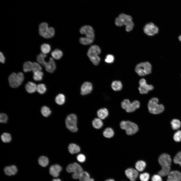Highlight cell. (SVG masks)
I'll return each instance as SVG.
<instances>
[{
  "mask_svg": "<svg viewBox=\"0 0 181 181\" xmlns=\"http://www.w3.org/2000/svg\"><path fill=\"white\" fill-rule=\"evenodd\" d=\"M8 118L7 115L4 113L0 114V122L1 123H6L8 120Z\"/></svg>",
  "mask_w": 181,
  "mask_h": 181,
  "instance_id": "obj_46",
  "label": "cell"
},
{
  "mask_svg": "<svg viewBox=\"0 0 181 181\" xmlns=\"http://www.w3.org/2000/svg\"><path fill=\"white\" fill-rule=\"evenodd\" d=\"M66 170L69 173H74V168L73 163L69 164L66 167Z\"/></svg>",
  "mask_w": 181,
  "mask_h": 181,
  "instance_id": "obj_49",
  "label": "cell"
},
{
  "mask_svg": "<svg viewBox=\"0 0 181 181\" xmlns=\"http://www.w3.org/2000/svg\"><path fill=\"white\" fill-rule=\"evenodd\" d=\"M87 181H94V179L90 178Z\"/></svg>",
  "mask_w": 181,
  "mask_h": 181,
  "instance_id": "obj_54",
  "label": "cell"
},
{
  "mask_svg": "<svg viewBox=\"0 0 181 181\" xmlns=\"http://www.w3.org/2000/svg\"><path fill=\"white\" fill-rule=\"evenodd\" d=\"M90 178V175L88 172L82 171L79 174V179L80 181H87Z\"/></svg>",
  "mask_w": 181,
  "mask_h": 181,
  "instance_id": "obj_35",
  "label": "cell"
},
{
  "mask_svg": "<svg viewBox=\"0 0 181 181\" xmlns=\"http://www.w3.org/2000/svg\"><path fill=\"white\" fill-rule=\"evenodd\" d=\"M111 87L115 91L120 90L122 88V85L121 82L119 81H114L111 84Z\"/></svg>",
  "mask_w": 181,
  "mask_h": 181,
  "instance_id": "obj_25",
  "label": "cell"
},
{
  "mask_svg": "<svg viewBox=\"0 0 181 181\" xmlns=\"http://www.w3.org/2000/svg\"><path fill=\"white\" fill-rule=\"evenodd\" d=\"M62 170V167L60 165L58 164H55L50 166L49 172L52 176L56 177L59 176V173Z\"/></svg>",
  "mask_w": 181,
  "mask_h": 181,
  "instance_id": "obj_15",
  "label": "cell"
},
{
  "mask_svg": "<svg viewBox=\"0 0 181 181\" xmlns=\"http://www.w3.org/2000/svg\"><path fill=\"white\" fill-rule=\"evenodd\" d=\"M77 121V117L75 114H72L68 115L65 120L66 127L72 132H77L78 130Z\"/></svg>",
  "mask_w": 181,
  "mask_h": 181,
  "instance_id": "obj_9",
  "label": "cell"
},
{
  "mask_svg": "<svg viewBox=\"0 0 181 181\" xmlns=\"http://www.w3.org/2000/svg\"><path fill=\"white\" fill-rule=\"evenodd\" d=\"M125 173L126 176L131 181H135L139 175L138 171L132 168L127 169L125 170Z\"/></svg>",
  "mask_w": 181,
  "mask_h": 181,
  "instance_id": "obj_14",
  "label": "cell"
},
{
  "mask_svg": "<svg viewBox=\"0 0 181 181\" xmlns=\"http://www.w3.org/2000/svg\"><path fill=\"white\" fill-rule=\"evenodd\" d=\"M139 86L138 89L140 93L142 94L147 93L150 91L154 89L153 86L151 84H148L146 80L144 78L141 79L139 82Z\"/></svg>",
  "mask_w": 181,
  "mask_h": 181,
  "instance_id": "obj_11",
  "label": "cell"
},
{
  "mask_svg": "<svg viewBox=\"0 0 181 181\" xmlns=\"http://www.w3.org/2000/svg\"><path fill=\"white\" fill-rule=\"evenodd\" d=\"M4 171L6 175L11 176L16 174L18 171V169L15 165H12L5 167L4 169Z\"/></svg>",
  "mask_w": 181,
  "mask_h": 181,
  "instance_id": "obj_18",
  "label": "cell"
},
{
  "mask_svg": "<svg viewBox=\"0 0 181 181\" xmlns=\"http://www.w3.org/2000/svg\"><path fill=\"white\" fill-rule=\"evenodd\" d=\"M121 128L126 131L128 135H132L136 133L138 130L137 125L134 123L129 121H121L120 123Z\"/></svg>",
  "mask_w": 181,
  "mask_h": 181,
  "instance_id": "obj_7",
  "label": "cell"
},
{
  "mask_svg": "<svg viewBox=\"0 0 181 181\" xmlns=\"http://www.w3.org/2000/svg\"><path fill=\"white\" fill-rule=\"evenodd\" d=\"M80 32L82 34H85L86 37L94 40L95 37L94 31L90 26L85 25L82 27L80 29Z\"/></svg>",
  "mask_w": 181,
  "mask_h": 181,
  "instance_id": "obj_12",
  "label": "cell"
},
{
  "mask_svg": "<svg viewBox=\"0 0 181 181\" xmlns=\"http://www.w3.org/2000/svg\"><path fill=\"white\" fill-rule=\"evenodd\" d=\"M93 89L92 84L88 82L84 83L81 88V93L83 95H87L90 93Z\"/></svg>",
  "mask_w": 181,
  "mask_h": 181,
  "instance_id": "obj_17",
  "label": "cell"
},
{
  "mask_svg": "<svg viewBox=\"0 0 181 181\" xmlns=\"http://www.w3.org/2000/svg\"><path fill=\"white\" fill-rule=\"evenodd\" d=\"M144 32L149 36L155 35L158 33V27L152 22L148 23L145 25L143 28Z\"/></svg>",
  "mask_w": 181,
  "mask_h": 181,
  "instance_id": "obj_10",
  "label": "cell"
},
{
  "mask_svg": "<svg viewBox=\"0 0 181 181\" xmlns=\"http://www.w3.org/2000/svg\"><path fill=\"white\" fill-rule=\"evenodd\" d=\"M178 40L181 42V34H180L178 37Z\"/></svg>",
  "mask_w": 181,
  "mask_h": 181,
  "instance_id": "obj_53",
  "label": "cell"
},
{
  "mask_svg": "<svg viewBox=\"0 0 181 181\" xmlns=\"http://www.w3.org/2000/svg\"><path fill=\"white\" fill-rule=\"evenodd\" d=\"M152 66L149 62L141 63L138 64L135 68V71L140 76H143L151 73Z\"/></svg>",
  "mask_w": 181,
  "mask_h": 181,
  "instance_id": "obj_5",
  "label": "cell"
},
{
  "mask_svg": "<svg viewBox=\"0 0 181 181\" xmlns=\"http://www.w3.org/2000/svg\"><path fill=\"white\" fill-rule=\"evenodd\" d=\"M152 181H162L161 176L158 174H155L151 178Z\"/></svg>",
  "mask_w": 181,
  "mask_h": 181,
  "instance_id": "obj_48",
  "label": "cell"
},
{
  "mask_svg": "<svg viewBox=\"0 0 181 181\" xmlns=\"http://www.w3.org/2000/svg\"><path fill=\"white\" fill-rule=\"evenodd\" d=\"M173 161L175 163L179 164L181 166V151L178 152L175 156Z\"/></svg>",
  "mask_w": 181,
  "mask_h": 181,
  "instance_id": "obj_42",
  "label": "cell"
},
{
  "mask_svg": "<svg viewBox=\"0 0 181 181\" xmlns=\"http://www.w3.org/2000/svg\"><path fill=\"white\" fill-rule=\"evenodd\" d=\"M122 108L127 112L130 113L135 111L140 107V103L137 100H135L130 102L128 99L123 100L121 103Z\"/></svg>",
  "mask_w": 181,
  "mask_h": 181,
  "instance_id": "obj_8",
  "label": "cell"
},
{
  "mask_svg": "<svg viewBox=\"0 0 181 181\" xmlns=\"http://www.w3.org/2000/svg\"><path fill=\"white\" fill-rule=\"evenodd\" d=\"M1 139L3 142L6 143L10 142L12 140V138L10 133L4 132L1 135Z\"/></svg>",
  "mask_w": 181,
  "mask_h": 181,
  "instance_id": "obj_28",
  "label": "cell"
},
{
  "mask_svg": "<svg viewBox=\"0 0 181 181\" xmlns=\"http://www.w3.org/2000/svg\"><path fill=\"white\" fill-rule=\"evenodd\" d=\"M33 62L30 61H27L25 62L23 65V71L27 72L32 71Z\"/></svg>",
  "mask_w": 181,
  "mask_h": 181,
  "instance_id": "obj_30",
  "label": "cell"
},
{
  "mask_svg": "<svg viewBox=\"0 0 181 181\" xmlns=\"http://www.w3.org/2000/svg\"><path fill=\"white\" fill-rule=\"evenodd\" d=\"M94 40L86 37H81L79 39L80 43L84 45H87L90 44Z\"/></svg>",
  "mask_w": 181,
  "mask_h": 181,
  "instance_id": "obj_38",
  "label": "cell"
},
{
  "mask_svg": "<svg viewBox=\"0 0 181 181\" xmlns=\"http://www.w3.org/2000/svg\"><path fill=\"white\" fill-rule=\"evenodd\" d=\"M79 174L77 173H73L72 175V177L75 179H79Z\"/></svg>",
  "mask_w": 181,
  "mask_h": 181,
  "instance_id": "obj_51",
  "label": "cell"
},
{
  "mask_svg": "<svg viewBox=\"0 0 181 181\" xmlns=\"http://www.w3.org/2000/svg\"><path fill=\"white\" fill-rule=\"evenodd\" d=\"M36 90L39 94H43L46 90V88L45 85L43 84H40L37 86Z\"/></svg>",
  "mask_w": 181,
  "mask_h": 181,
  "instance_id": "obj_39",
  "label": "cell"
},
{
  "mask_svg": "<svg viewBox=\"0 0 181 181\" xmlns=\"http://www.w3.org/2000/svg\"><path fill=\"white\" fill-rule=\"evenodd\" d=\"M173 138L176 142H178L181 141V131L178 130L174 134Z\"/></svg>",
  "mask_w": 181,
  "mask_h": 181,
  "instance_id": "obj_44",
  "label": "cell"
},
{
  "mask_svg": "<svg viewBox=\"0 0 181 181\" xmlns=\"http://www.w3.org/2000/svg\"><path fill=\"white\" fill-rule=\"evenodd\" d=\"M42 69L39 64L36 62H33L32 71L33 73L38 71H41Z\"/></svg>",
  "mask_w": 181,
  "mask_h": 181,
  "instance_id": "obj_43",
  "label": "cell"
},
{
  "mask_svg": "<svg viewBox=\"0 0 181 181\" xmlns=\"http://www.w3.org/2000/svg\"><path fill=\"white\" fill-rule=\"evenodd\" d=\"M43 75V73L41 71H38L33 73V78L36 81L42 80Z\"/></svg>",
  "mask_w": 181,
  "mask_h": 181,
  "instance_id": "obj_37",
  "label": "cell"
},
{
  "mask_svg": "<svg viewBox=\"0 0 181 181\" xmlns=\"http://www.w3.org/2000/svg\"><path fill=\"white\" fill-rule=\"evenodd\" d=\"M101 53V50L99 46L96 45L92 46L89 48L87 52V55H98Z\"/></svg>",
  "mask_w": 181,
  "mask_h": 181,
  "instance_id": "obj_19",
  "label": "cell"
},
{
  "mask_svg": "<svg viewBox=\"0 0 181 181\" xmlns=\"http://www.w3.org/2000/svg\"><path fill=\"white\" fill-rule=\"evenodd\" d=\"M39 35L46 38H51L55 34L54 29L52 27H49L48 24L43 22L39 25Z\"/></svg>",
  "mask_w": 181,
  "mask_h": 181,
  "instance_id": "obj_3",
  "label": "cell"
},
{
  "mask_svg": "<svg viewBox=\"0 0 181 181\" xmlns=\"http://www.w3.org/2000/svg\"><path fill=\"white\" fill-rule=\"evenodd\" d=\"M76 158L78 161L81 163L84 162L86 160V157L85 155L81 154L78 155Z\"/></svg>",
  "mask_w": 181,
  "mask_h": 181,
  "instance_id": "obj_47",
  "label": "cell"
},
{
  "mask_svg": "<svg viewBox=\"0 0 181 181\" xmlns=\"http://www.w3.org/2000/svg\"><path fill=\"white\" fill-rule=\"evenodd\" d=\"M92 124L93 127L97 129L101 128L103 125L102 119L99 118H95L92 121Z\"/></svg>",
  "mask_w": 181,
  "mask_h": 181,
  "instance_id": "obj_26",
  "label": "cell"
},
{
  "mask_svg": "<svg viewBox=\"0 0 181 181\" xmlns=\"http://www.w3.org/2000/svg\"><path fill=\"white\" fill-rule=\"evenodd\" d=\"M68 149L69 152L72 154L77 153L80 151L79 147L77 145L73 143H71L69 145Z\"/></svg>",
  "mask_w": 181,
  "mask_h": 181,
  "instance_id": "obj_21",
  "label": "cell"
},
{
  "mask_svg": "<svg viewBox=\"0 0 181 181\" xmlns=\"http://www.w3.org/2000/svg\"><path fill=\"white\" fill-rule=\"evenodd\" d=\"M55 101L58 104L62 105L64 103L65 101V96L63 94H59L56 97Z\"/></svg>",
  "mask_w": 181,
  "mask_h": 181,
  "instance_id": "obj_32",
  "label": "cell"
},
{
  "mask_svg": "<svg viewBox=\"0 0 181 181\" xmlns=\"http://www.w3.org/2000/svg\"><path fill=\"white\" fill-rule=\"evenodd\" d=\"M38 163L41 166L45 167L47 166L49 163L48 158L44 156H40L38 160Z\"/></svg>",
  "mask_w": 181,
  "mask_h": 181,
  "instance_id": "obj_23",
  "label": "cell"
},
{
  "mask_svg": "<svg viewBox=\"0 0 181 181\" xmlns=\"http://www.w3.org/2000/svg\"><path fill=\"white\" fill-rule=\"evenodd\" d=\"M0 61L2 63H4L5 61V58L3 53L0 52Z\"/></svg>",
  "mask_w": 181,
  "mask_h": 181,
  "instance_id": "obj_50",
  "label": "cell"
},
{
  "mask_svg": "<svg viewBox=\"0 0 181 181\" xmlns=\"http://www.w3.org/2000/svg\"><path fill=\"white\" fill-rule=\"evenodd\" d=\"M103 134L105 137L108 138H110L113 136L114 132L112 128L108 127L105 129L103 132Z\"/></svg>",
  "mask_w": 181,
  "mask_h": 181,
  "instance_id": "obj_29",
  "label": "cell"
},
{
  "mask_svg": "<svg viewBox=\"0 0 181 181\" xmlns=\"http://www.w3.org/2000/svg\"><path fill=\"white\" fill-rule=\"evenodd\" d=\"M51 55L54 59L56 60H59L62 57L63 54L61 50L57 49L52 52Z\"/></svg>",
  "mask_w": 181,
  "mask_h": 181,
  "instance_id": "obj_27",
  "label": "cell"
},
{
  "mask_svg": "<svg viewBox=\"0 0 181 181\" xmlns=\"http://www.w3.org/2000/svg\"><path fill=\"white\" fill-rule=\"evenodd\" d=\"M115 23L118 26H125V30L127 32L131 31L134 26L132 17L124 14H121L115 19Z\"/></svg>",
  "mask_w": 181,
  "mask_h": 181,
  "instance_id": "obj_2",
  "label": "cell"
},
{
  "mask_svg": "<svg viewBox=\"0 0 181 181\" xmlns=\"http://www.w3.org/2000/svg\"><path fill=\"white\" fill-rule=\"evenodd\" d=\"M87 56L94 65H97L99 64L100 61V58L98 55H89Z\"/></svg>",
  "mask_w": 181,
  "mask_h": 181,
  "instance_id": "obj_31",
  "label": "cell"
},
{
  "mask_svg": "<svg viewBox=\"0 0 181 181\" xmlns=\"http://www.w3.org/2000/svg\"><path fill=\"white\" fill-rule=\"evenodd\" d=\"M139 178L141 181H148L150 178V175L147 172H144L140 174Z\"/></svg>",
  "mask_w": 181,
  "mask_h": 181,
  "instance_id": "obj_41",
  "label": "cell"
},
{
  "mask_svg": "<svg viewBox=\"0 0 181 181\" xmlns=\"http://www.w3.org/2000/svg\"><path fill=\"white\" fill-rule=\"evenodd\" d=\"M167 176V181H181V173L178 171H170Z\"/></svg>",
  "mask_w": 181,
  "mask_h": 181,
  "instance_id": "obj_16",
  "label": "cell"
},
{
  "mask_svg": "<svg viewBox=\"0 0 181 181\" xmlns=\"http://www.w3.org/2000/svg\"><path fill=\"white\" fill-rule=\"evenodd\" d=\"M41 112L42 115L45 117H47L49 116L51 113V111L50 108L45 106L42 107Z\"/></svg>",
  "mask_w": 181,
  "mask_h": 181,
  "instance_id": "obj_34",
  "label": "cell"
},
{
  "mask_svg": "<svg viewBox=\"0 0 181 181\" xmlns=\"http://www.w3.org/2000/svg\"><path fill=\"white\" fill-rule=\"evenodd\" d=\"M105 181H115V180L112 179H108L106 180Z\"/></svg>",
  "mask_w": 181,
  "mask_h": 181,
  "instance_id": "obj_55",
  "label": "cell"
},
{
  "mask_svg": "<svg viewBox=\"0 0 181 181\" xmlns=\"http://www.w3.org/2000/svg\"><path fill=\"white\" fill-rule=\"evenodd\" d=\"M41 64L44 67L46 70L48 72L52 73L54 72L56 69V65L55 62L53 58H49L48 62H46L45 60H44Z\"/></svg>",
  "mask_w": 181,
  "mask_h": 181,
  "instance_id": "obj_13",
  "label": "cell"
},
{
  "mask_svg": "<svg viewBox=\"0 0 181 181\" xmlns=\"http://www.w3.org/2000/svg\"><path fill=\"white\" fill-rule=\"evenodd\" d=\"M114 60V57L113 55L109 54L107 55L105 59V61L108 63H113Z\"/></svg>",
  "mask_w": 181,
  "mask_h": 181,
  "instance_id": "obj_45",
  "label": "cell"
},
{
  "mask_svg": "<svg viewBox=\"0 0 181 181\" xmlns=\"http://www.w3.org/2000/svg\"><path fill=\"white\" fill-rule=\"evenodd\" d=\"M146 166V162L143 160L137 161L135 164V167L138 171L142 172L145 169Z\"/></svg>",
  "mask_w": 181,
  "mask_h": 181,
  "instance_id": "obj_24",
  "label": "cell"
},
{
  "mask_svg": "<svg viewBox=\"0 0 181 181\" xmlns=\"http://www.w3.org/2000/svg\"><path fill=\"white\" fill-rule=\"evenodd\" d=\"M73 164L74 168V173L80 174L83 171V169L82 167L78 163L75 162L73 163Z\"/></svg>",
  "mask_w": 181,
  "mask_h": 181,
  "instance_id": "obj_40",
  "label": "cell"
},
{
  "mask_svg": "<svg viewBox=\"0 0 181 181\" xmlns=\"http://www.w3.org/2000/svg\"><path fill=\"white\" fill-rule=\"evenodd\" d=\"M158 162L162 168L158 174L161 176L168 175L170 172L171 159L170 156L165 153L162 154L159 157Z\"/></svg>",
  "mask_w": 181,
  "mask_h": 181,
  "instance_id": "obj_1",
  "label": "cell"
},
{
  "mask_svg": "<svg viewBox=\"0 0 181 181\" xmlns=\"http://www.w3.org/2000/svg\"><path fill=\"white\" fill-rule=\"evenodd\" d=\"M97 114L99 118L103 119L107 117L108 115V112L106 108H103L97 111Z\"/></svg>",
  "mask_w": 181,
  "mask_h": 181,
  "instance_id": "obj_22",
  "label": "cell"
},
{
  "mask_svg": "<svg viewBox=\"0 0 181 181\" xmlns=\"http://www.w3.org/2000/svg\"><path fill=\"white\" fill-rule=\"evenodd\" d=\"M25 89L28 93H32L36 90L37 85L34 83L31 82H28L26 85Z\"/></svg>",
  "mask_w": 181,
  "mask_h": 181,
  "instance_id": "obj_20",
  "label": "cell"
},
{
  "mask_svg": "<svg viewBox=\"0 0 181 181\" xmlns=\"http://www.w3.org/2000/svg\"><path fill=\"white\" fill-rule=\"evenodd\" d=\"M52 181H62L59 178H55V179H53L52 180Z\"/></svg>",
  "mask_w": 181,
  "mask_h": 181,
  "instance_id": "obj_52",
  "label": "cell"
},
{
  "mask_svg": "<svg viewBox=\"0 0 181 181\" xmlns=\"http://www.w3.org/2000/svg\"><path fill=\"white\" fill-rule=\"evenodd\" d=\"M40 48L42 52L46 54L50 52L51 50L50 45L47 43L42 44L40 46Z\"/></svg>",
  "mask_w": 181,
  "mask_h": 181,
  "instance_id": "obj_33",
  "label": "cell"
},
{
  "mask_svg": "<svg viewBox=\"0 0 181 181\" xmlns=\"http://www.w3.org/2000/svg\"><path fill=\"white\" fill-rule=\"evenodd\" d=\"M172 128L173 130L179 129L181 126V123L180 121L176 119H173L171 122Z\"/></svg>",
  "mask_w": 181,
  "mask_h": 181,
  "instance_id": "obj_36",
  "label": "cell"
},
{
  "mask_svg": "<svg viewBox=\"0 0 181 181\" xmlns=\"http://www.w3.org/2000/svg\"><path fill=\"white\" fill-rule=\"evenodd\" d=\"M159 100L156 98H153L149 101L148 103V108L149 112L154 114H158L162 112L164 110V106L158 104Z\"/></svg>",
  "mask_w": 181,
  "mask_h": 181,
  "instance_id": "obj_4",
  "label": "cell"
},
{
  "mask_svg": "<svg viewBox=\"0 0 181 181\" xmlns=\"http://www.w3.org/2000/svg\"><path fill=\"white\" fill-rule=\"evenodd\" d=\"M24 79L23 74L21 72L17 73H13L10 75L8 78L10 85L13 88L19 86L22 83Z\"/></svg>",
  "mask_w": 181,
  "mask_h": 181,
  "instance_id": "obj_6",
  "label": "cell"
}]
</instances>
